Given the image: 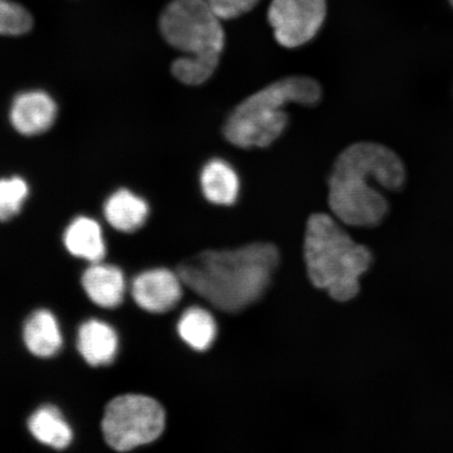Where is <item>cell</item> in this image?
Returning a JSON list of instances; mask_svg holds the SVG:
<instances>
[{
    "instance_id": "6da1fadb",
    "label": "cell",
    "mask_w": 453,
    "mask_h": 453,
    "mask_svg": "<svg viewBox=\"0 0 453 453\" xmlns=\"http://www.w3.org/2000/svg\"><path fill=\"white\" fill-rule=\"evenodd\" d=\"M403 162L388 147L358 142L340 152L327 180L328 206L340 222L353 226H375L388 212L387 198L372 182L385 189L403 187Z\"/></svg>"
},
{
    "instance_id": "7a4b0ae2",
    "label": "cell",
    "mask_w": 453,
    "mask_h": 453,
    "mask_svg": "<svg viewBox=\"0 0 453 453\" xmlns=\"http://www.w3.org/2000/svg\"><path fill=\"white\" fill-rule=\"evenodd\" d=\"M280 263L273 243L208 250L185 260L178 274L185 286L226 313L250 307L268 290Z\"/></svg>"
},
{
    "instance_id": "3957f363",
    "label": "cell",
    "mask_w": 453,
    "mask_h": 453,
    "mask_svg": "<svg viewBox=\"0 0 453 453\" xmlns=\"http://www.w3.org/2000/svg\"><path fill=\"white\" fill-rule=\"evenodd\" d=\"M322 96L321 84L314 78H281L249 96L228 113L223 137L237 149H267L285 134L290 124L288 105L315 107Z\"/></svg>"
},
{
    "instance_id": "277c9868",
    "label": "cell",
    "mask_w": 453,
    "mask_h": 453,
    "mask_svg": "<svg viewBox=\"0 0 453 453\" xmlns=\"http://www.w3.org/2000/svg\"><path fill=\"white\" fill-rule=\"evenodd\" d=\"M303 250L310 280L316 288L337 302H348L359 293L360 277L371 267L372 253L330 215H311Z\"/></svg>"
},
{
    "instance_id": "5b68a950",
    "label": "cell",
    "mask_w": 453,
    "mask_h": 453,
    "mask_svg": "<svg viewBox=\"0 0 453 453\" xmlns=\"http://www.w3.org/2000/svg\"><path fill=\"white\" fill-rule=\"evenodd\" d=\"M166 42L186 56L219 65L226 44L222 19L205 0H173L160 17Z\"/></svg>"
},
{
    "instance_id": "8992f818",
    "label": "cell",
    "mask_w": 453,
    "mask_h": 453,
    "mask_svg": "<svg viewBox=\"0 0 453 453\" xmlns=\"http://www.w3.org/2000/svg\"><path fill=\"white\" fill-rule=\"evenodd\" d=\"M165 424V411L157 400L129 394L119 395L107 404L102 433L107 445L123 452L152 443L161 437Z\"/></svg>"
},
{
    "instance_id": "52a82bcc",
    "label": "cell",
    "mask_w": 453,
    "mask_h": 453,
    "mask_svg": "<svg viewBox=\"0 0 453 453\" xmlns=\"http://www.w3.org/2000/svg\"><path fill=\"white\" fill-rule=\"evenodd\" d=\"M326 16V0H272L268 19L276 42L297 49L313 41Z\"/></svg>"
},
{
    "instance_id": "ba28073f",
    "label": "cell",
    "mask_w": 453,
    "mask_h": 453,
    "mask_svg": "<svg viewBox=\"0 0 453 453\" xmlns=\"http://www.w3.org/2000/svg\"><path fill=\"white\" fill-rule=\"evenodd\" d=\"M182 280L174 272L157 268L142 272L133 281L132 296L142 310L165 313L178 304L183 296Z\"/></svg>"
},
{
    "instance_id": "9c48e42d",
    "label": "cell",
    "mask_w": 453,
    "mask_h": 453,
    "mask_svg": "<svg viewBox=\"0 0 453 453\" xmlns=\"http://www.w3.org/2000/svg\"><path fill=\"white\" fill-rule=\"evenodd\" d=\"M55 100L43 90H26L16 96L10 110V121L20 134H42L53 127L57 118Z\"/></svg>"
},
{
    "instance_id": "30bf717a",
    "label": "cell",
    "mask_w": 453,
    "mask_h": 453,
    "mask_svg": "<svg viewBox=\"0 0 453 453\" xmlns=\"http://www.w3.org/2000/svg\"><path fill=\"white\" fill-rule=\"evenodd\" d=\"M198 184L202 196L211 205L231 207L239 202L242 192L240 174L224 157H211L203 163Z\"/></svg>"
},
{
    "instance_id": "8fae6325",
    "label": "cell",
    "mask_w": 453,
    "mask_h": 453,
    "mask_svg": "<svg viewBox=\"0 0 453 453\" xmlns=\"http://www.w3.org/2000/svg\"><path fill=\"white\" fill-rule=\"evenodd\" d=\"M82 287L92 302L101 308H117L127 290L126 277L120 268L95 263L84 272Z\"/></svg>"
},
{
    "instance_id": "7c38bea8",
    "label": "cell",
    "mask_w": 453,
    "mask_h": 453,
    "mask_svg": "<svg viewBox=\"0 0 453 453\" xmlns=\"http://www.w3.org/2000/svg\"><path fill=\"white\" fill-rule=\"evenodd\" d=\"M77 348L89 365H109L118 354V334L106 322L89 319L79 327Z\"/></svg>"
},
{
    "instance_id": "4fadbf2b",
    "label": "cell",
    "mask_w": 453,
    "mask_h": 453,
    "mask_svg": "<svg viewBox=\"0 0 453 453\" xmlns=\"http://www.w3.org/2000/svg\"><path fill=\"white\" fill-rule=\"evenodd\" d=\"M150 208L143 197L126 188L113 192L104 203L107 222L118 231L133 234L144 226Z\"/></svg>"
},
{
    "instance_id": "5bb4252c",
    "label": "cell",
    "mask_w": 453,
    "mask_h": 453,
    "mask_svg": "<svg viewBox=\"0 0 453 453\" xmlns=\"http://www.w3.org/2000/svg\"><path fill=\"white\" fill-rule=\"evenodd\" d=\"M64 243L73 257L92 264L100 263L106 254L101 226L97 220L88 217H78L66 226Z\"/></svg>"
},
{
    "instance_id": "9a60e30c",
    "label": "cell",
    "mask_w": 453,
    "mask_h": 453,
    "mask_svg": "<svg viewBox=\"0 0 453 453\" xmlns=\"http://www.w3.org/2000/svg\"><path fill=\"white\" fill-rule=\"evenodd\" d=\"M24 340L28 352L39 358H50L62 347L58 321L49 310H37L28 317L24 326Z\"/></svg>"
},
{
    "instance_id": "2e32d148",
    "label": "cell",
    "mask_w": 453,
    "mask_h": 453,
    "mask_svg": "<svg viewBox=\"0 0 453 453\" xmlns=\"http://www.w3.org/2000/svg\"><path fill=\"white\" fill-rule=\"evenodd\" d=\"M27 427L39 443L57 450L67 449L73 439L71 425L54 405H44L34 411Z\"/></svg>"
},
{
    "instance_id": "e0dca14e",
    "label": "cell",
    "mask_w": 453,
    "mask_h": 453,
    "mask_svg": "<svg viewBox=\"0 0 453 453\" xmlns=\"http://www.w3.org/2000/svg\"><path fill=\"white\" fill-rule=\"evenodd\" d=\"M180 339L196 352H206L218 337V325L211 313L205 309H187L178 322Z\"/></svg>"
},
{
    "instance_id": "ac0fdd59",
    "label": "cell",
    "mask_w": 453,
    "mask_h": 453,
    "mask_svg": "<svg viewBox=\"0 0 453 453\" xmlns=\"http://www.w3.org/2000/svg\"><path fill=\"white\" fill-rule=\"evenodd\" d=\"M30 194L27 180L19 177L0 179V222L12 219L21 211Z\"/></svg>"
},
{
    "instance_id": "d6986e66",
    "label": "cell",
    "mask_w": 453,
    "mask_h": 453,
    "mask_svg": "<svg viewBox=\"0 0 453 453\" xmlns=\"http://www.w3.org/2000/svg\"><path fill=\"white\" fill-rule=\"evenodd\" d=\"M219 65L203 60L184 56L175 59L172 65V73L175 79L180 83L197 87L206 83L211 79Z\"/></svg>"
},
{
    "instance_id": "ffe728a7",
    "label": "cell",
    "mask_w": 453,
    "mask_h": 453,
    "mask_svg": "<svg viewBox=\"0 0 453 453\" xmlns=\"http://www.w3.org/2000/svg\"><path fill=\"white\" fill-rule=\"evenodd\" d=\"M32 27V15L26 8L12 0H0V35H25Z\"/></svg>"
},
{
    "instance_id": "44dd1931",
    "label": "cell",
    "mask_w": 453,
    "mask_h": 453,
    "mask_svg": "<svg viewBox=\"0 0 453 453\" xmlns=\"http://www.w3.org/2000/svg\"><path fill=\"white\" fill-rule=\"evenodd\" d=\"M222 20L237 19L251 11L258 0H205Z\"/></svg>"
},
{
    "instance_id": "7402d4cb",
    "label": "cell",
    "mask_w": 453,
    "mask_h": 453,
    "mask_svg": "<svg viewBox=\"0 0 453 453\" xmlns=\"http://www.w3.org/2000/svg\"><path fill=\"white\" fill-rule=\"evenodd\" d=\"M449 2L451 3V4H452V7H453V0H449Z\"/></svg>"
}]
</instances>
